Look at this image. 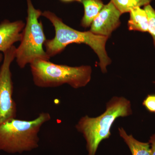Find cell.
I'll return each instance as SVG.
<instances>
[{"mask_svg": "<svg viewBox=\"0 0 155 155\" xmlns=\"http://www.w3.org/2000/svg\"><path fill=\"white\" fill-rule=\"evenodd\" d=\"M34 83L42 88L57 87L68 84L75 89L86 86L91 80L89 66L72 67L37 59L30 64Z\"/></svg>", "mask_w": 155, "mask_h": 155, "instance_id": "cell-4", "label": "cell"}, {"mask_svg": "<svg viewBox=\"0 0 155 155\" xmlns=\"http://www.w3.org/2000/svg\"><path fill=\"white\" fill-rule=\"evenodd\" d=\"M121 14L115 5L110 2L104 5L93 21L90 31L97 35L109 38L112 32L121 24Z\"/></svg>", "mask_w": 155, "mask_h": 155, "instance_id": "cell-7", "label": "cell"}, {"mask_svg": "<svg viewBox=\"0 0 155 155\" xmlns=\"http://www.w3.org/2000/svg\"><path fill=\"white\" fill-rule=\"evenodd\" d=\"M43 16L51 22L55 34L54 38L47 40L44 46L46 52L50 58L64 51L68 45L73 43L84 44L90 47L99 59V67L102 72H107V67L111 63L106 50V44L108 38L97 35L91 31H81L66 25L63 20L54 13L50 11L42 12Z\"/></svg>", "mask_w": 155, "mask_h": 155, "instance_id": "cell-1", "label": "cell"}, {"mask_svg": "<svg viewBox=\"0 0 155 155\" xmlns=\"http://www.w3.org/2000/svg\"><path fill=\"white\" fill-rule=\"evenodd\" d=\"M143 104L148 110L155 113V96L153 95H148L143 101Z\"/></svg>", "mask_w": 155, "mask_h": 155, "instance_id": "cell-14", "label": "cell"}, {"mask_svg": "<svg viewBox=\"0 0 155 155\" xmlns=\"http://www.w3.org/2000/svg\"><path fill=\"white\" fill-rule=\"evenodd\" d=\"M151 144V155H155V134L152 136L150 138L149 142Z\"/></svg>", "mask_w": 155, "mask_h": 155, "instance_id": "cell-15", "label": "cell"}, {"mask_svg": "<svg viewBox=\"0 0 155 155\" xmlns=\"http://www.w3.org/2000/svg\"><path fill=\"white\" fill-rule=\"evenodd\" d=\"M120 136L129 147L132 155H151L150 143L137 140L132 135H128L122 127H119Z\"/></svg>", "mask_w": 155, "mask_h": 155, "instance_id": "cell-11", "label": "cell"}, {"mask_svg": "<svg viewBox=\"0 0 155 155\" xmlns=\"http://www.w3.org/2000/svg\"><path fill=\"white\" fill-rule=\"evenodd\" d=\"M49 113H41L30 121L12 118L0 125V151L10 153L30 151L38 147L39 132L51 119Z\"/></svg>", "mask_w": 155, "mask_h": 155, "instance_id": "cell-3", "label": "cell"}, {"mask_svg": "<svg viewBox=\"0 0 155 155\" xmlns=\"http://www.w3.org/2000/svg\"><path fill=\"white\" fill-rule=\"evenodd\" d=\"M16 48L13 45L4 53V61L0 69V125L17 116V105L12 97L14 87L10 69L16 57Z\"/></svg>", "mask_w": 155, "mask_h": 155, "instance_id": "cell-6", "label": "cell"}, {"mask_svg": "<svg viewBox=\"0 0 155 155\" xmlns=\"http://www.w3.org/2000/svg\"><path fill=\"white\" fill-rule=\"evenodd\" d=\"M27 16L22 31L20 44L16 48V61L21 69L37 59L49 61L50 57L44 49L47 40L41 21L38 19L42 12L34 7L31 0H26Z\"/></svg>", "mask_w": 155, "mask_h": 155, "instance_id": "cell-5", "label": "cell"}, {"mask_svg": "<svg viewBox=\"0 0 155 155\" xmlns=\"http://www.w3.org/2000/svg\"><path fill=\"white\" fill-rule=\"evenodd\" d=\"M3 59V55L2 54H0V63L2 61Z\"/></svg>", "mask_w": 155, "mask_h": 155, "instance_id": "cell-17", "label": "cell"}, {"mask_svg": "<svg viewBox=\"0 0 155 155\" xmlns=\"http://www.w3.org/2000/svg\"><path fill=\"white\" fill-rule=\"evenodd\" d=\"M152 0H111L121 14L130 12L132 9L150 5Z\"/></svg>", "mask_w": 155, "mask_h": 155, "instance_id": "cell-12", "label": "cell"}, {"mask_svg": "<svg viewBox=\"0 0 155 155\" xmlns=\"http://www.w3.org/2000/svg\"><path fill=\"white\" fill-rule=\"evenodd\" d=\"M154 83H155V82H154Z\"/></svg>", "mask_w": 155, "mask_h": 155, "instance_id": "cell-18", "label": "cell"}, {"mask_svg": "<svg viewBox=\"0 0 155 155\" xmlns=\"http://www.w3.org/2000/svg\"><path fill=\"white\" fill-rule=\"evenodd\" d=\"M84 8V15L81 25L84 28L91 26L97 15L104 5L101 0H82Z\"/></svg>", "mask_w": 155, "mask_h": 155, "instance_id": "cell-10", "label": "cell"}, {"mask_svg": "<svg viewBox=\"0 0 155 155\" xmlns=\"http://www.w3.org/2000/svg\"><path fill=\"white\" fill-rule=\"evenodd\" d=\"M25 25L22 20H5L0 23V51L5 53L15 43L21 41Z\"/></svg>", "mask_w": 155, "mask_h": 155, "instance_id": "cell-8", "label": "cell"}, {"mask_svg": "<svg viewBox=\"0 0 155 155\" xmlns=\"http://www.w3.org/2000/svg\"><path fill=\"white\" fill-rule=\"evenodd\" d=\"M144 9L146 12L148 19V32L152 37L155 47V10L150 5L144 6Z\"/></svg>", "mask_w": 155, "mask_h": 155, "instance_id": "cell-13", "label": "cell"}, {"mask_svg": "<svg viewBox=\"0 0 155 155\" xmlns=\"http://www.w3.org/2000/svg\"><path fill=\"white\" fill-rule=\"evenodd\" d=\"M61 2L64 3L72 2H78L81 3L82 0H60Z\"/></svg>", "mask_w": 155, "mask_h": 155, "instance_id": "cell-16", "label": "cell"}, {"mask_svg": "<svg viewBox=\"0 0 155 155\" xmlns=\"http://www.w3.org/2000/svg\"><path fill=\"white\" fill-rule=\"evenodd\" d=\"M127 26L130 31L148 32V19L144 9L137 7L130 11Z\"/></svg>", "mask_w": 155, "mask_h": 155, "instance_id": "cell-9", "label": "cell"}, {"mask_svg": "<svg viewBox=\"0 0 155 155\" xmlns=\"http://www.w3.org/2000/svg\"><path fill=\"white\" fill-rule=\"evenodd\" d=\"M132 114L131 103L124 97H114L106 104V110L101 116L92 118L86 115L81 117L75 125L86 142L88 155H95L99 145L111 135V128L119 117Z\"/></svg>", "mask_w": 155, "mask_h": 155, "instance_id": "cell-2", "label": "cell"}]
</instances>
